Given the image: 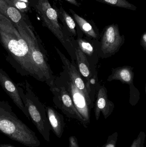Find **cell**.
<instances>
[{"mask_svg":"<svg viewBox=\"0 0 146 147\" xmlns=\"http://www.w3.org/2000/svg\"><path fill=\"white\" fill-rule=\"evenodd\" d=\"M79 47L81 51L86 55L91 56L93 54L94 50L93 47L90 42L79 36L77 39Z\"/></svg>","mask_w":146,"mask_h":147,"instance_id":"cell-19","label":"cell"},{"mask_svg":"<svg viewBox=\"0 0 146 147\" xmlns=\"http://www.w3.org/2000/svg\"><path fill=\"white\" fill-rule=\"evenodd\" d=\"M133 68L130 66H125L113 70L107 80L109 81L119 80L124 84L131 85L133 83Z\"/></svg>","mask_w":146,"mask_h":147,"instance_id":"cell-15","label":"cell"},{"mask_svg":"<svg viewBox=\"0 0 146 147\" xmlns=\"http://www.w3.org/2000/svg\"><path fill=\"white\" fill-rule=\"evenodd\" d=\"M102 3L108 4L113 7L126 9L135 11L137 7L133 3L129 2L127 0H95Z\"/></svg>","mask_w":146,"mask_h":147,"instance_id":"cell-18","label":"cell"},{"mask_svg":"<svg viewBox=\"0 0 146 147\" xmlns=\"http://www.w3.org/2000/svg\"><path fill=\"white\" fill-rule=\"evenodd\" d=\"M33 6L45 26L47 27L64 46L71 44V39L58 21L55 8L52 7L49 0H34Z\"/></svg>","mask_w":146,"mask_h":147,"instance_id":"cell-5","label":"cell"},{"mask_svg":"<svg viewBox=\"0 0 146 147\" xmlns=\"http://www.w3.org/2000/svg\"><path fill=\"white\" fill-rule=\"evenodd\" d=\"M0 42L7 53V61L17 73L39 81L30 50L13 23L0 13Z\"/></svg>","mask_w":146,"mask_h":147,"instance_id":"cell-1","label":"cell"},{"mask_svg":"<svg viewBox=\"0 0 146 147\" xmlns=\"http://www.w3.org/2000/svg\"><path fill=\"white\" fill-rule=\"evenodd\" d=\"M50 88L54 94L53 101L55 105L67 117L78 120L87 127V123L75 109L66 87L63 86L57 85L54 81V84Z\"/></svg>","mask_w":146,"mask_h":147,"instance_id":"cell-6","label":"cell"},{"mask_svg":"<svg viewBox=\"0 0 146 147\" xmlns=\"http://www.w3.org/2000/svg\"><path fill=\"white\" fill-rule=\"evenodd\" d=\"M69 147H79L78 143V141L76 137L74 136H71L69 139Z\"/></svg>","mask_w":146,"mask_h":147,"instance_id":"cell-23","label":"cell"},{"mask_svg":"<svg viewBox=\"0 0 146 147\" xmlns=\"http://www.w3.org/2000/svg\"><path fill=\"white\" fill-rule=\"evenodd\" d=\"M146 136L145 132L141 131L130 147H144Z\"/></svg>","mask_w":146,"mask_h":147,"instance_id":"cell-21","label":"cell"},{"mask_svg":"<svg viewBox=\"0 0 146 147\" xmlns=\"http://www.w3.org/2000/svg\"><path fill=\"white\" fill-rule=\"evenodd\" d=\"M141 46L146 50V32H145L141 36Z\"/></svg>","mask_w":146,"mask_h":147,"instance_id":"cell-24","label":"cell"},{"mask_svg":"<svg viewBox=\"0 0 146 147\" xmlns=\"http://www.w3.org/2000/svg\"><path fill=\"white\" fill-rule=\"evenodd\" d=\"M66 87L75 109L87 124H89L90 121V106L84 93L71 80L66 81Z\"/></svg>","mask_w":146,"mask_h":147,"instance_id":"cell-8","label":"cell"},{"mask_svg":"<svg viewBox=\"0 0 146 147\" xmlns=\"http://www.w3.org/2000/svg\"><path fill=\"white\" fill-rule=\"evenodd\" d=\"M69 3L74 5L77 7H80L81 6V3L76 1V0H65Z\"/></svg>","mask_w":146,"mask_h":147,"instance_id":"cell-25","label":"cell"},{"mask_svg":"<svg viewBox=\"0 0 146 147\" xmlns=\"http://www.w3.org/2000/svg\"><path fill=\"white\" fill-rule=\"evenodd\" d=\"M115 105L113 102L108 98L107 90L102 86L99 90L94 107V113L96 120L99 119L102 113L105 119H107L113 112Z\"/></svg>","mask_w":146,"mask_h":147,"instance_id":"cell-11","label":"cell"},{"mask_svg":"<svg viewBox=\"0 0 146 147\" xmlns=\"http://www.w3.org/2000/svg\"><path fill=\"white\" fill-rule=\"evenodd\" d=\"M0 147H15L12 145L7 144H0Z\"/></svg>","mask_w":146,"mask_h":147,"instance_id":"cell-26","label":"cell"},{"mask_svg":"<svg viewBox=\"0 0 146 147\" xmlns=\"http://www.w3.org/2000/svg\"><path fill=\"white\" fill-rule=\"evenodd\" d=\"M0 85L9 96L13 102L30 120L28 112L25 107L18 90V86L3 69H0Z\"/></svg>","mask_w":146,"mask_h":147,"instance_id":"cell-9","label":"cell"},{"mask_svg":"<svg viewBox=\"0 0 146 147\" xmlns=\"http://www.w3.org/2000/svg\"><path fill=\"white\" fill-rule=\"evenodd\" d=\"M11 3L22 13L30 9V0H9Z\"/></svg>","mask_w":146,"mask_h":147,"instance_id":"cell-20","label":"cell"},{"mask_svg":"<svg viewBox=\"0 0 146 147\" xmlns=\"http://www.w3.org/2000/svg\"><path fill=\"white\" fill-rule=\"evenodd\" d=\"M45 110L51 130L57 137L61 138L65 127L63 116L50 106H45Z\"/></svg>","mask_w":146,"mask_h":147,"instance_id":"cell-13","label":"cell"},{"mask_svg":"<svg viewBox=\"0 0 146 147\" xmlns=\"http://www.w3.org/2000/svg\"><path fill=\"white\" fill-rule=\"evenodd\" d=\"M123 36L120 34L117 24L106 26L103 31L101 38V50L104 54H113L122 44Z\"/></svg>","mask_w":146,"mask_h":147,"instance_id":"cell-7","label":"cell"},{"mask_svg":"<svg viewBox=\"0 0 146 147\" xmlns=\"http://www.w3.org/2000/svg\"><path fill=\"white\" fill-rule=\"evenodd\" d=\"M75 54L80 72L83 77L89 79L91 76V74L89 69V63L85 55L81 51L79 47L75 48Z\"/></svg>","mask_w":146,"mask_h":147,"instance_id":"cell-17","label":"cell"},{"mask_svg":"<svg viewBox=\"0 0 146 147\" xmlns=\"http://www.w3.org/2000/svg\"><path fill=\"white\" fill-rule=\"evenodd\" d=\"M15 25L19 33L28 45L31 57L39 81L45 82L50 87L55 78L47 62L45 51L39 36L26 19Z\"/></svg>","mask_w":146,"mask_h":147,"instance_id":"cell-3","label":"cell"},{"mask_svg":"<svg viewBox=\"0 0 146 147\" xmlns=\"http://www.w3.org/2000/svg\"><path fill=\"white\" fill-rule=\"evenodd\" d=\"M118 136V134L117 132H115L111 135L108 137L106 143L101 147H116Z\"/></svg>","mask_w":146,"mask_h":147,"instance_id":"cell-22","label":"cell"},{"mask_svg":"<svg viewBox=\"0 0 146 147\" xmlns=\"http://www.w3.org/2000/svg\"><path fill=\"white\" fill-rule=\"evenodd\" d=\"M57 53L60 56L61 61H62L65 67L67 68V71L69 75L70 80L73 84L81 91L85 96L89 105L91 106L92 101L90 97V88L89 85L85 84L83 81L82 78L79 71L76 69L75 67L69 62V60L65 56L59 51V49L55 47Z\"/></svg>","mask_w":146,"mask_h":147,"instance_id":"cell-10","label":"cell"},{"mask_svg":"<svg viewBox=\"0 0 146 147\" xmlns=\"http://www.w3.org/2000/svg\"><path fill=\"white\" fill-rule=\"evenodd\" d=\"M19 93L26 109L30 119L47 142L50 141V125L46 115L45 106L33 90L29 82L17 84Z\"/></svg>","mask_w":146,"mask_h":147,"instance_id":"cell-4","label":"cell"},{"mask_svg":"<svg viewBox=\"0 0 146 147\" xmlns=\"http://www.w3.org/2000/svg\"><path fill=\"white\" fill-rule=\"evenodd\" d=\"M76 25L81 32L91 38L97 39L99 35L98 29L93 21L88 20L75 13L73 9H69Z\"/></svg>","mask_w":146,"mask_h":147,"instance_id":"cell-12","label":"cell"},{"mask_svg":"<svg viewBox=\"0 0 146 147\" xmlns=\"http://www.w3.org/2000/svg\"><path fill=\"white\" fill-rule=\"evenodd\" d=\"M0 13L8 18L14 25L25 19L23 13L16 9L9 0H0Z\"/></svg>","mask_w":146,"mask_h":147,"instance_id":"cell-14","label":"cell"},{"mask_svg":"<svg viewBox=\"0 0 146 147\" xmlns=\"http://www.w3.org/2000/svg\"><path fill=\"white\" fill-rule=\"evenodd\" d=\"M0 132L26 146L38 147L40 145L36 134L19 119L8 102L2 100H0Z\"/></svg>","mask_w":146,"mask_h":147,"instance_id":"cell-2","label":"cell"},{"mask_svg":"<svg viewBox=\"0 0 146 147\" xmlns=\"http://www.w3.org/2000/svg\"><path fill=\"white\" fill-rule=\"evenodd\" d=\"M57 13L58 19L62 22L63 28L64 31L68 34L76 36V25L73 18L62 7H60L59 8H55Z\"/></svg>","mask_w":146,"mask_h":147,"instance_id":"cell-16","label":"cell"}]
</instances>
